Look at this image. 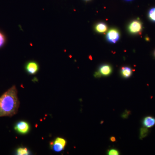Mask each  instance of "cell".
<instances>
[{"label":"cell","instance_id":"obj_21","mask_svg":"<svg viewBox=\"0 0 155 155\" xmlns=\"http://www.w3.org/2000/svg\"><path fill=\"white\" fill-rule=\"evenodd\" d=\"M154 56L155 57V51H154Z\"/></svg>","mask_w":155,"mask_h":155},{"label":"cell","instance_id":"obj_15","mask_svg":"<svg viewBox=\"0 0 155 155\" xmlns=\"http://www.w3.org/2000/svg\"><path fill=\"white\" fill-rule=\"evenodd\" d=\"M108 154L109 155H118L119 154V151L114 149H112L108 151Z\"/></svg>","mask_w":155,"mask_h":155},{"label":"cell","instance_id":"obj_4","mask_svg":"<svg viewBox=\"0 0 155 155\" xmlns=\"http://www.w3.org/2000/svg\"><path fill=\"white\" fill-rule=\"evenodd\" d=\"M143 24L139 20H134L129 23L127 27L128 32L132 35H137L141 32Z\"/></svg>","mask_w":155,"mask_h":155},{"label":"cell","instance_id":"obj_3","mask_svg":"<svg viewBox=\"0 0 155 155\" xmlns=\"http://www.w3.org/2000/svg\"><path fill=\"white\" fill-rule=\"evenodd\" d=\"M14 129L17 133L25 135L30 131V124L26 121H19L14 125Z\"/></svg>","mask_w":155,"mask_h":155},{"label":"cell","instance_id":"obj_11","mask_svg":"<svg viewBox=\"0 0 155 155\" xmlns=\"http://www.w3.org/2000/svg\"><path fill=\"white\" fill-rule=\"evenodd\" d=\"M16 153L17 155H28L30 154V152L27 148L19 147L16 150Z\"/></svg>","mask_w":155,"mask_h":155},{"label":"cell","instance_id":"obj_9","mask_svg":"<svg viewBox=\"0 0 155 155\" xmlns=\"http://www.w3.org/2000/svg\"><path fill=\"white\" fill-rule=\"evenodd\" d=\"M94 29L98 33H105L108 30L107 25L104 22H98L95 25Z\"/></svg>","mask_w":155,"mask_h":155},{"label":"cell","instance_id":"obj_7","mask_svg":"<svg viewBox=\"0 0 155 155\" xmlns=\"http://www.w3.org/2000/svg\"><path fill=\"white\" fill-rule=\"evenodd\" d=\"M98 72H100L101 75L103 76H109L113 72V68L109 64H103L99 68Z\"/></svg>","mask_w":155,"mask_h":155},{"label":"cell","instance_id":"obj_20","mask_svg":"<svg viewBox=\"0 0 155 155\" xmlns=\"http://www.w3.org/2000/svg\"><path fill=\"white\" fill-rule=\"evenodd\" d=\"M84 1H90V0H84Z\"/></svg>","mask_w":155,"mask_h":155},{"label":"cell","instance_id":"obj_13","mask_svg":"<svg viewBox=\"0 0 155 155\" xmlns=\"http://www.w3.org/2000/svg\"><path fill=\"white\" fill-rule=\"evenodd\" d=\"M148 15L150 20L152 22H155V8L150 9Z\"/></svg>","mask_w":155,"mask_h":155},{"label":"cell","instance_id":"obj_5","mask_svg":"<svg viewBox=\"0 0 155 155\" xmlns=\"http://www.w3.org/2000/svg\"><path fill=\"white\" fill-rule=\"evenodd\" d=\"M120 38V31L116 28H112L110 29L107 31L106 35L107 41L110 43H116L119 40Z\"/></svg>","mask_w":155,"mask_h":155},{"label":"cell","instance_id":"obj_14","mask_svg":"<svg viewBox=\"0 0 155 155\" xmlns=\"http://www.w3.org/2000/svg\"><path fill=\"white\" fill-rule=\"evenodd\" d=\"M6 39L5 35L0 31V48L3 46L5 43Z\"/></svg>","mask_w":155,"mask_h":155},{"label":"cell","instance_id":"obj_18","mask_svg":"<svg viewBox=\"0 0 155 155\" xmlns=\"http://www.w3.org/2000/svg\"><path fill=\"white\" fill-rule=\"evenodd\" d=\"M116 138H115V137H111L110 140L112 142H115L116 141Z\"/></svg>","mask_w":155,"mask_h":155},{"label":"cell","instance_id":"obj_16","mask_svg":"<svg viewBox=\"0 0 155 155\" xmlns=\"http://www.w3.org/2000/svg\"><path fill=\"white\" fill-rule=\"evenodd\" d=\"M130 111L125 110V112L122 114V117L124 119H126L128 117V116L130 115Z\"/></svg>","mask_w":155,"mask_h":155},{"label":"cell","instance_id":"obj_1","mask_svg":"<svg viewBox=\"0 0 155 155\" xmlns=\"http://www.w3.org/2000/svg\"><path fill=\"white\" fill-rule=\"evenodd\" d=\"M19 104L17 87L14 85L0 97V117L16 115Z\"/></svg>","mask_w":155,"mask_h":155},{"label":"cell","instance_id":"obj_19","mask_svg":"<svg viewBox=\"0 0 155 155\" xmlns=\"http://www.w3.org/2000/svg\"><path fill=\"white\" fill-rule=\"evenodd\" d=\"M125 1H127V2H130V1H132V0H125Z\"/></svg>","mask_w":155,"mask_h":155},{"label":"cell","instance_id":"obj_2","mask_svg":"<svg viewBox=\"0 0 155 155\" xmlns=\"http://www.w3.org/2000/svg\"><path fill=\"white\" fill-rule=\"evenodd\" d=\"M67 141L65 139L58 137L50 143L51 149L56 152H60L65 148Z\"/></svg>","mask_w":155,"mask_h":155},{"label":"cell","instance_id":"obj_6","mask_svg":"<svg viewBox=\"0 0 155 155\" xmlns=\"http://www.w3.org/2000/svg\"><path fill=\"white\" fill-rule=\"evenodd\" d=\"M25 70L30 75H35L38 72L39 66L37 62L34 61H30L26 63L25 65Z\"/></svg>","mask_w":155,"mask_h":155},{"label":"cell","instance_id":"obj_8","mask_svg":"<svg viewBox=\"0 0 155 155\" xmlns=\"http://www.w3.org/2000/svg\"><path fill=\"white\" fill-rule=\"evenodd\" d=\"M143 125L144 127L150 128L155 125V118L152 116H148L143 119Z\"/></svg>","mask_w":155,"mask_h":155},{"label":"cell","instance_id":"obj_17","mask_svg":"<svg viewBox=\"0 0 155 155\" xmlns=\"http://www.w3.org/2000/svg\"><path fill=\"white\" fill-rule=\"evenodd\" d=\"M94 76L95 77L99 78L101 77V75L100 74L99 72H96L95 73H94Z\"/></svg>","mask_w":155,"mask_h":155},{"label":"cell","instance_id":"obj_12","mask_svg":"<svg viewBox=\"0 0 155 155\" xmlns=\"http://www.w3.org/2000/svg\"><path fill=\"white\" fill-rule=\"evenodd\" d=\"M149 132V130L147 127H142L140 128V139L142 140L146 137L148 134Z\"/></svg>","mask_w":155,"mask_h":155},{"label":"cell","instance_id":"obj_10","mask_svg":"<svg viewBox=\"0 0 155 155\" xmlns=\"http://www.w3.org/2000/svg\"><path fill=\"white\" fill-rule=\"evenodd\" d=\"M132 74V70L130 67H124L121 68V75L124 78H128L131 76Z\"/></svg>","mask_w":155,"mask_h":155}]
</instances>
